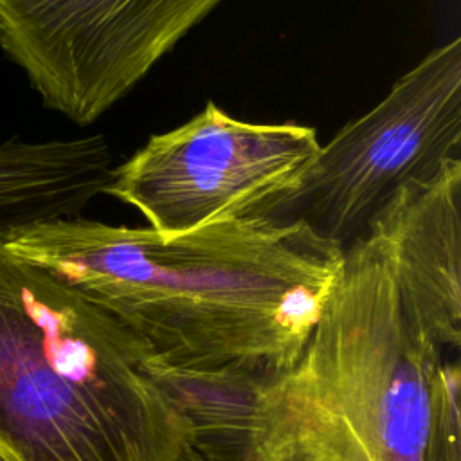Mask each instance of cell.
Wrapping results in <instances>:
<instances>
[{
    "mask_svg": "<svg viewBox=\"0 0 461 461\" xmlns=\"http://www.w3.org/2000/svg\"><path fill=\"white\" fill-rule=\"evenodd\" d=\"M0 238L11 256L108 312L158 362L259 376L299 357L344 256L304 220L272 216L175 236L72 216Z\"/></svg>",
    "mask_w": 461,
    "mask_h": 461,
    "instance_id": "1",
    "label": "cell"
},
{
    "mask_svg": "<svg viewBox=\"0 0 461 461\" xmlns=\"http://www.w3.org/2000/svg\"><path fill=\"white\" fill-rule=\"evenodd\" d=\"M461 371L409 308L375 216L299 357L263 378L250 461H461Z\"/></svg>",
    "mask_w": 461,
    "mask_h": 461,
    "instance_id": "2",
    "label": "cell"
},
{
    "mask_svg": "<svg viewBox=\"0 0 461 461\" xmlns=\"http://www.w3.org/2000/svg\"><path fill=\"white\" fill-rule=\"evenodd\" d=\"M148 346L0 238V461H182L193 430Z\"/></svg>",
    "mask_w": 461,
    "mask_h": 461,
    "instance_id": "3",
    "label": "cell"
},
{
    "mask_svg": "<svg viewBox=\"0 0 461 461\" xmlns=\"http://www.w3.org/2000/svg\"><path fill=\"white\" fill-rule=\"evenodd\" d=\"M319 148L312 126L243 121L209 101L193 119L151 135L113 166L103 194L133 207L162 236L276 216Z\"/></svg>",
    "mask_w": 461,
    "mask_h": 461,
    "instance_id": "4",
    "label": "cell"
},
{
    "mask_svg": "<svg viewBox=\"0 0 461 461\" xmlns=\"http://www.w3.org/2000/svg\"><path fill=\"white\" fill-rule=\"evenodd\" d=\"M461 38L429 50L387 95L346 122L272 218H299L346 247L405 184L461 158Z\"/></svg>",
    "mask_w": 461,
    "mask_h": 461,
    "instance_id": "5",
    "label": "cell"
},
{
    "mask_svg": "<svg viewBox=\"0 0 461 461\" xmlns=\"http://www.w3.org/2000/svg\"><path fill=\"white\" fill-rule=\"evenodd\" d=\"M223 0H0V50L45 108L88 126Z\"/></svg>",
    "mask_w": 461,
    "mask_h": 461,
    "instance_id": "6",
    "label": "cell"
},
{
    "mask_svg": "<svg viewBox=\"0 0 461 461\" xmlns=\"http://www.w3.org/2000/svg\"><path fill=\"white\" fill-rule=\"evenodd\" d=\"M414 317L445 349L461 346V158L402 185L376 214Z\"/></svg>",
    "mask_w": 461,
    "mask_h": 461,
    "instance_id": "7",
    "label": "cell"
},
{
    "mask_svg": "<svg viewBox=\"0 0 461 461\" xmlns=\"http://www.w3.org/2000/svg\"><path fill=\"white\" fill-rule=\"evenodd\" d=\"M113 157L101 133L0 142V232L72 218L110 182Z\"/></svg>",
    "mask_w": 461,
    "mask_h": 461,
    "instance_id": "8",
    "label": "cell"
},
{
    "mask_svg": "<svg viewBox=\"0 0 461 461\" xmlns=\"http://www.w3.org/2000/svg\"><path fill=\"white\" fill-rule=\"evenodd\" d=\"M182 461H207V459L191 445V447L185 448V452L182 456Z\"/></svg>",
    "mask_w": 461,
    "mask_h": 461,
    "instance_id": "9",
    "label": "cell"
}]
</instances>
